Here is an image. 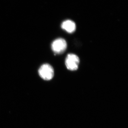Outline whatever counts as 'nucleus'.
Here are the masks:
<instances>
[{
    "label": "nucleus",
    "mask_w": 128,
    "mask_h": 128,
    "mask_svg": "<svg viewBox=\"0 0 128 128\" xmlns=\"http://www.w3.org/2000/svg\"><path fill=\"white\" fill-rule=\"evenodd\" d=\"M40 77L44 80H51L54 75V70L52 66L48 64L42 65L38 70Z\"/></svg>",
    "instance_id": "obj_1"
},
{
    "label": "nucleus",
    "mask_w": 128,
    "mask_h": 128,
    "mask_svg": "<svg viewBox=\"0 0 128 128\" xmlns=\"http://www.w3.org/2000/svg\"><path fill=\"white\" fill-rule=\"evenodd\" d=\"M80 62V59L77 55L74 54H70L66 56V65L69 70L74 71L78 69Z\"/></svg>",
    "instance_id": "obj_2"
},
{
    "label": "nucleus",
    "mask_w": 128,
    "mask_h": 128,
    "mask_svg": "<svg viewBox=\"0 0 128 128\" xmlns=\"http://www.w3.org/2000/svg\"><path fill=\"white\" fill-rule=\"evenodd\" d=\"M67 48V44L65 40L58 38L54 40L52 44V49L56 54H60L64 52Z\"/></svg>",
    "instance_id": "obj_3"
},
{
    "label": "nucleus",
    "mask_w": 128,
    "mask_h": 128,
    "mask_svg": "<svg viewBox=\"0 0 128 128\" xmlns=\"http://www.w3.org/2000/svg\"><path fill=\"white\" fill-rule=\"evenodd\" d=\"M61 27L68 32L72 33L75 31L76 25L73 21L67 20L62 23Z\"/></svg>",
    "instance_id": "obj_4"
}]
</instances>
